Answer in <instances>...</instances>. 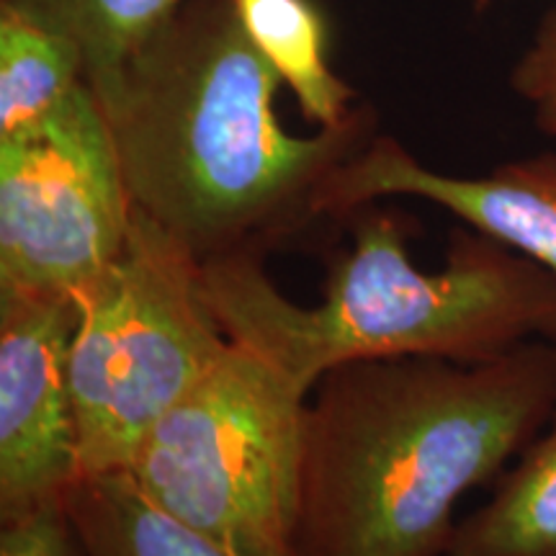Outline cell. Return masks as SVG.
I'll return each mask as SVG.
<instances>
[{"instance_id": "cell-1", "label": "cell", "mask_w": 556, "mask_h": 556, "mask_svg": "<svg viewBox=\"0 0 556 556\" xmlns=\"http://www.w3.org/2000/svg\"><path fill=\"white\" fill-rule=\"evenodd\" d=\"M283 83L248 37L235 0H193L96 101L131 208L201 263L268 258L328 219L336 173L377 135V111L294 135L276 114Z\"/></svg>"}, {"instance_id": "cell-2", "label": "cell", "mask_w": 556, "mask_h": 556, "mask_svg": "<svg viewBox=\"0 0 556 556\" xmlns=\"http://www.w3.org/2000/svg\"><path fill=\"white\" fill-rule=\"evenodd\" d=\"M556 409V343L503 356L332 368L304 417L294 556H443L456 505L492 486Z\"/></svg>"}, {"instance_id": "cell-3", "label": "cell", "mask_w": 556, "mask_h": 556, "mask_svg": "<svg viewBox=\"0 0 556 556\" xmlns=\"http://www.w3.org/2000/svg\"><path fill=\"white\" fill-rule=\"evenodd\" d=\"M351 245L330 261L319 304L276 287L258 253L201 263L204 294L232 343L261 356L304 394L325 374L379 358L479 364L531 343H556V278L467 225L446 258L417 268L413 229L379 201L343 219Z\"/></svg>"}, {"instance_id": "cell-4", "label": "cell", "mask_w": 556, "mask_h": 556, "mask_svg": "<svg viewBox=\"0 0 556 556\" xmlns=\"http://www.w3.org/2000/svg\"><path fill=\"white\" fill-rule=\"evenodd\" d=\"M75 302L80 479L119 475L150 428L225 356L229 338L206 302L201 261L139 212L119 258Z\"/></svg>"}, {"instance_id": "cell-5", "label": "cell", "mask_w": 556, "mask_h": 556, "mask_svg": "<svg viewBox=\"0 0 556 556\" xmlns=\"http://www.w3.org/2000/svg\"><path fill=\"white\" fill-rule=\"evenodd\" d=\"M309 394L229 340L124 469L139 492L222 544L294 556Z\"/></svg>"}, {"instance_id": "cell-6", "label": "cell", "mask_w": 556, "mask_h": 556, "mask_svg": "<svg viewBox=\"0 0 556 556\" xmlns=\"http://www.w3.org/2000/svg\"><path fill=\"white\" fill-rule=\"evenodd\" d=\"M131 217L119 155L88 83L0 137V296H75L119 258Z\"/></svg>"}, {"instance_id": "cell-7", "label": "cell", "mask_w": 556, "mask_h": 556, "mask_svg": "<svg viewBox=\"0 0 556 556\" xmlns=\"http://www.w3.org/2000/svg\"><path fill=\"white\" fill-rule=\"evenodd\" d=\"M75 325V296H0V523L67 507L80 482Z\"/></svg>"}, {"instance_id": "cell-8", "label": "cell", "mask_w": 556, "mask_h": 556, "mask_svg": "<svg viewBox=\"0 0 556 556\" xmlns=\"http://www.w3.org/2000/svg\"><path fill=\"white\" fill-rule=\"evenodd\" d=\"M392 197L441 206L556 278V152L500 163L484 176H454L420 163L400 139L377 131L332 176L325 212L343 222L358 206Z\"/></svg>"}, {"instance_id": "cell-9", "label": "cell", "mask_w": 556, "mask_h": 556, "mask_svg": "<svg viewBox=\"0 0 556 556\" xmlns=\"http://www.w3.org/2000/svg\"><path fill=\"white\" fill-rule=\"evenodd\" d=\"M443 556H556V409L490 500L458 520Z\"/></svg>"}, {"instance_id": "cell-10", "label": "cell", "mask_w": 556, "mask_h": 556, "mask_svg": "<svg viewBox=\"0 0 556 556\" xmlns=\"http://www.w3.org/2000/svg\"><path fill=\"white\" fill-rule=\"evenodd\" d=\"M248 37L258 47L317 129L336 127L358 106L356 90L332 73L325 24L312 0H235Z\"/></svg>"}, {"instance_id": "cell-11", "label": "cell", "mask_w": 556, "mask_h": 556, "mask_svg": "<svg viewBox=\"0 0 556 556\" xmlns=\"http://www.w3.org/2000/svg\"><path fill=\"white\" fill-rule=\"evenodd\" d=\"M67 516L88 556H253L160 510L124 471L80 479Z\"/></svg>"}, {"instance_id": "cell-12", "label": "cell", "mask_w": 556, "mask_h": 556, "mask_svg": "<svg viewBox=\"0 0 556 556\" xmlns=\"http://www.w3.org/2000/svg\"><path fill=\"white\" fill-rule=\"evenodd\" d=\"M186 0H0L83 54L88 88H106Z\"/></svg>"}, {"instance_id": "cell-13", "label": "cell", "mask_w": 556, "mask_h": 556, "mask_svg": "<svg viewBox=\"0 0 556 556\" xmlns=\"http://www.w3.org/2000/svg\"><path fill=\"white\" fill-rule=\"evenodd\" d=\"M83 83L73 41L0 5V137L47 116Z\"/></svg>"}, {"instance_id": "cell-14", "label": "cell", "mask_w": 556, "mask_h": 556, "mask_svg": "<svg viewBox=\"0 0 556 556\" xmlns=\"http://www.w3.org/2000/svg\"><path fill=\"white\" fill-rule=\"evenodd\" d=\"M510 88L531 109L533 124L556 139V3L510 70Z\"/></svg>"}, {"instance_id": "cell-15", "label": "cell", "mask_w": 556, "mask_h": 556, "mask_svg": "<svg viewBox=\"0 0 556 556\" xmlns=\"http://www.w3.org/2000/svg\"><path fill=\"white\" fill-rule=\"evenodd\" d=\"M0 556H88L67 507L0 523Z\"/></svg>"}, {"instance_id": "cell-16", "label": "cell", "mask_w": 556, "mask_h": 556, "mask_svg": "<svg viewBox=\"0 0 556 556\" xmlns=\"http://www.w3.org/2000/svg\"><path fill=\"white\" fill-rule=\"evenodd\" d=\"M492 3V0H475V5H477V9L479 11H484L486 9V5H490Z\"/></svg>"}]
</instances>
